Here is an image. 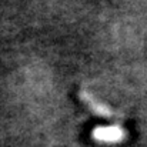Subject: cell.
Instances as JSON below:
<instances>
[{
    "label": "cell",
    "mask_w": 147,
    "mask_h": 147,
    "mask_svg": "<svg viewBox=\"0 0 147 147\" xmlns=\"http://www.w3.org/2000/svg\"><path fill=\"white\" fill-rule=\"evenodd\" d=\"M92 137L98 143H120L126 137V131L120 126H98L92 131Z\"/></svg>",
    "instance_id": "cell-1"
},
{
    "label": "cell",
    "mask_w": 147,
    "mask_h": 147,
    "mask_svg": "<svg viewBox=\"0 0 147 147\" xmlns=\"http://www.w3.org/2000/svg\"><path fill=\"white\" fill-rule=\"evenodd\" d=\"M79 97L82 98L86 104H87V107L92 110V111H94V113H97L100 116H104V117H110L113 113H111V110L109 109V107H106L103 103H100L97 101L96 98L93 97L92 94H89L87 92H84V90H82L80 93H79Z\"/></svg>",
    "instance_id": "cell-2"
}]
</instances>
